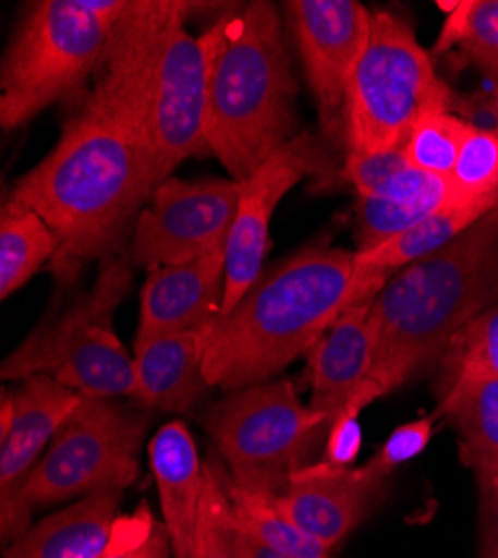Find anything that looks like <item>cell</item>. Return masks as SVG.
Instances as JSON below:
<instances>
[{
	"mask_svg": "<svg viewBox=\"0 0 498 558\" xmlns=\"http://www.w3.org/2000/svg\"><path fill=\"white\" fill-rule=\"evenodd\" d=\"M204 427L231 481L270 498L289 489L313 442L325 436L291 380L229 391L208 409Z\"/></svg>",
	"mask_w": 498,
	"mask_h": 558,
	"instance_id": "cell-9",
	"label": "cell"
},
{
	"mask_svg": "<svg viewBox=\"0 0 498 558\" xmlns=\"http://www.w3.org/2000/svg\"><path fill=\"white\" fill-rule=\"evenodd\" d=\"M284 10L327 134L344 132V99L372 12L357 0H289Z\"/></svg>",
	"mask_w": 498,
	"mask_h": 558,
	"instance_id": "cell-13",
	"label": "cell"
},
{
	"mask_svg": "<svg viewBox=\"0 0 498 558\" xmlns=\"http://www.w3.org/2000/svg\"><path fill=\"white\" fill-rule=\"evenodd\" d=\"M195 558H244L229 496V472L215 460L206 462Z\"/></svg>",
	"mask_w": 498,
	"mask_h": 558,
	"instance_id": "cell-28",
	"label": "cell"
},
{
	"mask_svg": "<svg viewBox=\"0 0 498 558\" xmlns=\"http://www.w3.org/2000/svg\"><path fill=\"white\" fill-rule=\"evenodd\" d=\"M323 150L311 134L293 136L253 177L240 183V204L226 242L221 315L231 313L262 277L270 219L282 197L306 174L320 170Z\"/></svg>",
	"mask_w": 498,
	"mask_h": 558,
	"instance_id": "cell-14",
	"label": "cell"
},
{
	"mask_svg": "<svg viewBox=\"0 0 498 558\" xmlns=\"http://www.w3.org/2000/svg\"><path fill=\"white\" fill-rule=\"evenodd\" d=\"M461 48L467 57H498V0H463L451 12L436 40V50Z\"/></svg>",
	"mask_w": 498,
	"mask_h": 558,
	"instance_id": "cell-31",
	"label": "cell"
},
{
	"mask_svg": "<svg viewBox=\"0 0 498 558\" xmlns=\"http://www.w3.org/2000/svg\"><path fill=\"white\" fill-rule=\"evenodd\" d=\"M342 174L360 197L387 202H447L454 197L447 179L414 168L402 146L380 153H349Z\"/></svg>",
	"mask_w": 498,
	"mask_h": 558,
	"instance_id": "cell-23",
	"label": "cell"
},
{
	"mask_svg": "<svg viewBox=\"0 0 498 558\" xmlns=\"http://www.w3.org/2000/svg\"><path fill=\"white\" fill-rule=\"evenodd\" d=\"M355 253L311 244L264 272L242 302L208 327V387L238 391L270 383L306 355L355 302L382 287L357 284Z\"/></svg>",
	"mask_w": 498,
	"mask_h": 558,
	"instance_id": "cell-3",
	"label": "cell"
},
{
	"mask_svg": "<svg viewBox=\"0 0 498 558\" xmlns=\"http://www.w3.org/2000/svg\"><path fill=\"white\" fill-rule=\"evenodd\" d=\"M376 298L351 304L308 353L311 402L308 409L329 436L336 417L347 409L357 389L365 385L376 357Z\"/></svg>",
	"mask_w": 498,
	"mask_h": 558,
	"instance_id": "cell-16",
	"label": "cell"
},
{
	"mask_svg": "<svg viewBox=\"0 0 498 558\" xmlns=\"http://www.w3.org/2000/svg\"><path fill=\"white\" fill-rule=\"evenodd\" d=\"M83 396L50 376H32L0 400V536L10 545L32 527L25 492L34 470Z\"/></svg>",
	"mask_w": 498,
	"mask_h": 558,
	"instance_id": "cell-12",
	"label": "cell"
},
{
	"mask_svg": "<svg viewBox=\"0 0 498 558\" xmlns=\"http://www.w3.org/2000/svg\"><path fill=\"white\" fill-rule=\"evenodd\" d=\"M229 496L240 530L291 558H331V549L297 527L270 496L240 489L229 476Z\"/></svg>",
	"mask_w": 498,
	"mask_h": 558,
	"instance_id": "cell-26",
	"label": "cell"
},
{
	"mask_svg": "<svg viewBox=\"0 0 498 558\" xmlns=\"http://www.w3.org/2000/svg\"><path fill=\"white\" fill-rule=\"evenodd\" d=\"M235 527H238V523H235ZM238 543H240V549H242L244 558H291V556H287V554L274 549V547L259 543L257 538H253L251 534H246L240 527H238Z\"/></svg>",
	"mask_w": 498,
	"mask_h": 558,
	"instance_id": "cell-36",
	"label": "cell"
},
{
	"mask_svg": "<svg viewBox=\"0 0 498 558\" xmlns=\"http://www.w3.org/2000/svg\"><path fill=\"white\" fill-rule=\"evenodd\" d=\"M387 483L362 468H336L325 460L300 468L289 489L274 498L284 514L325 547H338L382 502Z\"/></svg>",
	"mask_w": 498,
	"mask_h": 558,
	"instance_id": "cell-15",
	"label": "cell"
},
{
	"mask_svg": "<svg viewBox=\"0 0 498 558\" xmlns=\"http://www.w3.org/2000/svg\"><path fill=\"white\" fill-rule=\"evenodd\" d=\"M498 300V206L434 255L396 270L376 295V357L344 411L362 413L410 383Z\"/></svg>",
	"mask_w": 498,
	"mask_h": 558,
	"instance_id": "cell-4",
	"label": "cell"
},
{
	"mask_svg": "<svg viewBox=\"0 0 498 558\" xmlns=\"http://www.w3.org/2000/svg\"><path fill=\"white\" fill-rule=\"evenodd\" d=\"M208 327L134 340L139 404L150 411L184 413L202 398L208 387L204 376Z\"/></svg>",
	"mask_w": 498,
	"mask_h": 558,
	"instance_id": "cell-19",
	"label": "cell"
},
{
	"mask_svg": "<svg viewBox=\"0 0 498 558\" xmlns=\"http://www.w3.org/2000/svg\"><path fill=\"white\" fill-rule=\"evenodd\" d=\"M449 202V199H447ZM447 202H387L360 197L357 204V248L355 253H367L391 238L400 235L406 228L416 226Z\"/></svg>",
	"mask_w": 498,
	"mask_h": 558,
	"instance_id": "cell-30",
	"label": "cell"
},
{
	"mask_svg": "<svg viewBox=\"0 0 498 558\" xmlns=\"http://www.w3.org/2000/svg\"><path fill=\"white\" fill-rule=\"evenodd\" d=\"M130 0H38L3 59L0 125L16 130L85 87Z\"/></svg>",
	"mask_w": 498,
	"mask_h": 558,
	"instance_id": "cell-6",
	"label": "cell"
},
{
	"mask_svg": "<svg viewBox=\"0 0 498 558\" xmlns=\"http://www.w3.org/2000/svg\"><path fill=\"white\" fill-rule=\"evenodd\" d=\"M150 429V409L121 398L83 396L61 425L25 492L34 511L89 494L127 489L139 476V449Z\"/></svg>",
	"mask_w": 498,
	"mask_h": 558,
	"instance_id": "cell-10",
	"label": "cell"
},
{
	"mask_svg": "<svg viewBox=\"0 0 498 558\" xmlns=\"http://www.w3.org/2000/svg\"><path fill=\"white\" fill-rule=\"evenodd\" d=\"M226 291V246L186 264L150 270L144 291L137 340L197 331L221 315Z\"/></svg>",
	"mask_w": 498,
	"mask_h": 558,
	"instance_id": "cell-17",
	"label": "cell"
},
{
	"mask_svg": "<svg viewBox=\"0 0 498 558\" xmlns=\"http://www.w3.org/2000/svg\"><path fill=\"white\" fill-rule=\"evenodd\" d=\"M132 287L130 259L110 255L95 287L59 317L42 324L12 351L0 376L21 383L50 376L63 387L89 398L139 400L134 355L112 329L117 306Z\"/></svg>",
	"mask_w": 498,
	"mask_h": 558,
	"instance_id": "cell-7",
	"label": "cell"
},
{
	"mask_svg": "<svg viewBox=\"0 0 498 558\" xmlns=\"http://www.w3.org/2000/svg\"><path fill=\"white\" fill-rule=\"evenodd\" d=\"M434 423H436V415H427L393 429L391 436L385 440V445L378 449V453L365 464V468H362V472L380 483H387L398 468H402L404 462L414 460L427 449L434 436Z\"/></svg>",
	"mask_w": 498,
	"mask_h": 558,
	"instance_id": "cell-33",
	"label": "cell"
},
{
	"mask_svg": "<svg viewBox=\"0 0 498 558\" xmlns=\"http://www.w3.org/2000/svg\"><path fill=\"white\" fill-rule=\"evenodd\" d=\"M208 87L206 148L244 183L293 136L297 85L274 3L253 0L217 23Z\"/></svg>",
	"mask_w": 498,
	"mask_h": 558,
	"instance_id": "cell-5",
	"label": "cell"
},
{
	"mask_svg": "<svg viewBox=\"0 0 498 558\" xmlns=\"http://www.w3.org/2000/svg\"><path fill=\"white\" fill-rule=\"evenodd\" d=\"M193 3L130 0L110 32L83 112L114 128L146 155L157 183L206 148V110L219 29H186Z\"/></svg>",
	"mask_w": 498,
	"mask_h": 558,
	"instance_id": "cell-1",
	"label": "cell"
},
{
	"mask_svg": "<svg viewBox=\"0 0 498 558\" xmlns=\"http://www.w3.org/2000/svg\"><path fill=\"white\" fill-rule=\"evenodd\" d=\"M59 253V240L52 228L34 210L3 204L0 215V295L8 300L36 275V270L52 262Z\"/></svg>",
	"mask_w": 498,
	"mask_h": 558,
	"instance_id": "cell-24",
	"label": "cell"
},
{
	"mask_svg": "<svg viewBox=\"0 0 498 558\" xmlns=\"http://www.w3.org/2000/svg\"><path fill=\"white\" fill-rule=\"evenodd\" d=\"M157 189L142 148L112 123L78 110L8 202L52 228L59 253L50 266L61 284H70L85 264L117 255Z\"/></svg>",
	"mask_w": 498,
	"mask_h": 558,
	"instance_id": "cell-2",
	"label": "cell"
},
{
	"mask_svg": "<svg viewBox=\"0 0 498 558\" xmlns=\"http://www.w3.org/2000/svg\"><path fill=\"white\" fill-rule=\"evenodd\" d=\"M470 130L472 125L457 114L427 112L412 128L402 150L414 168L449 181Z\"/></svg>",
	"mask_w": 498,
	"mask_h": 558,
	"instance_id": "cell-27",
	"label": "cell"
},
{
	"mask_svg": "<svg viewBox=\"0 0 498 558\" xmlns=\"http://www.w3.org/2000/svg\"><path fill=\"white\" fill-rule=\"evenodd\" d=\"M498 206V199H461L451 197L436 213L406 228L389 242L367 251L355 253L353 270L355 272H382L393 275L396 270L410 266L418 259L434 255L447 244L461 238L467 228L481 221L487 213Z\"/></svg>",
	"mask_w": 498,
	"mask_h": 558,
	"instance_id": "cell-21",
	"label": "cell"
},
{
	"mask_svg": "<svg viewBox=\"0 0 498 558\" xmlns=\"http://www.w3.org/2000/svg\"><path fill=\"white\" fill-rule=\"evenodd\" d=\"M148 460L157 483L161 523L170 536L172 558H195L206 464L199 458L189 427L179 421L166 423L150 438Z\"/></svg>",
	"mask_w": 498,
	"mask_h": 558,
	"instance_id": "cell-18",
	"label": "cell"
},
{
	"mask_svg": "<svg viewBox=\"0 0 498 558\" xmlns=\"http://www.w3.org/2000/svg\"><path fill=\"white\" fill-rule=\"evenodd\" d=\"M121 500V489L78 498L5 545V558H99L119 519Z\"/></svg>",
	"mask_w": 498,
	"mask_h": 558,
	"instance_id": "cell-20",
	"label": "cell"
},
{
	"mask_svg": "<svg viewBox=\"0 0 498 558\" xmlns=\"http://www.w3.org/2000/svg\"><path fill=\"white\" fill-rule=\"evenodd\" d=\"M436 417H445L459 436L461 460L474 472L478 489L498 481V380H472L438 400Z\"/></svg>",
	"mask_w": 498,
	"mask_h": 558,
	"instance_id": "cell-22",
	"label": "cell"
},
{
	"mask_svg": "<svg viewBox=\"0 0 498 558\" xmlns=\"http://www.w3.org/2000/svg\"><path fill=\"white\" fill-rule=\"evenodd\" d=\"M170 536L163 523H157L148 505L114 521L112 534L99 558H170Z\"/></svg>",
	"mask_w": 498,
	"mask_h": 558,
	"instance_id": "cell-32",
	"label": "cell"
},
{
	"mask_svg": "<svg viewBox=\"0 0 498 558\" xmlns=\"http://www.w3.org/2000/svg\"><path fill=\"white\" fill-rule=\"evenodd\" d=\"M457 95L436 74L414 29L389 12H372V27L344 99L349 153L404 146L427 112H451Z\"/></svg>",
	"mask_w": 498,
	"mask_h": 558,
	"instance_id": "cell-8",
	"label": "cell"
},
{
	"mask_svg": "<svg viewBox=\"0 0 498 558\" xmlns=\"http://www.w3.org/2000/svg\"><path fill=\"white\" fill-rule=\"evenodd\" d=\"M478 558H498V481L481 489Z\"/></svg>",
	"mask_w": 498,
	"mask_h": 558,
	"instance_id": "cell-35",
	"label": "cell"
},
{
	"mask_svg": "<svg viewBox=\"0 0 498 558\" xmlns=\"http://www.w3.org/2000/svg\"><path fill=\"white\" fill-rule=\"evenodd\" d=\"M472 380H498V306L474 317L451 338L438 360L436 396L442 400Z\"/></svg>",
	"mask_w": 498,
	"mask_h": 558,
	"instance_id": "cell-25",
	"label": "cell"
},
{
	"mask_svg": "<svg viewBox=\"0 0 498 558\" xmlns=\"http://www.w3.org/2000/svg\"><path fill=\"white\" fill-rule=\"evenodd\" d=\"M449 183L461 199H498V130L472 125Z\"/></svg>",
	"mask_w": 498,
	"mask_h": 558,
	"instance_id": "cell-29",
	"label": "cell"
},
{
	"mask_svg": "<svg viewBox=\"0 0 498 558\" xmlns=\"http://www.w3.org/2000/svg\"><path fill=\"white\" fill-rule=\"evenodd\" d=\"M362 447V429L360 415L353 411H342L336 423L329 429L325 445V462L336 464V468H353Z\"/></svg>",
	"mask_w": 498,
	"mask_h": 558,
	"instance_id": "cell-34",
	"label": "cell"
},
{
	"mask_svg": "<svg viewBox=\"0 0 498 558\" xmlns=\"http://www.w3.org/2000/svg\"><path fill=\"white\" fill-rule=\"evenodd\" d=\"M238 204L240 183L233 179H166L134 223L130 262L155 270L226 246Z\"/></svg>",
	"mask_w": 498,
	"mask_h": 558,
	"instance_id": "cell-11",
	"label": "cell"
},
{
	"mask_svg": "<svg viewBox=\"0 0 498 558\" xmlns=\"http://www.w3.org/2000/svg\"><path fill=\"white\" fill-rule=\"evenodd\" d=\"M489 78H491V110L498 123V57H489V54H476L470 57Z\"/></svg>",
	"mask_w": 498,
	"mask_h": 558,
	"instance_id": "cell-37",
	"label": "cell"
}]
</instances>
